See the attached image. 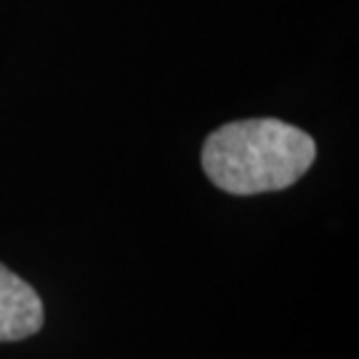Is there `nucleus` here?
<instances>
[{"label":"nucleus","mask_w":359,"mask_h":359,"mask_svg":"<svg viewBox=\"0 0 359 359\" xmlns=\"http://www.w3.org/2000/svg\"><path fill=\"white\" fill-rule=\"evenodd\" d=\"M317 157L306 130L274 117L234 120L216 128L203 144V170L221 192H280L293 187Z\"/></svg>","instance_id":"nucleus-1"},{"label":"nucleus","mask_w":359,"mask_h":359,"mask_svg":"<svg viewBox=\"0 0 359 359\" xmlns=\"http://www.w3.org/2000/svg\"><path fill=\"white\" fill-rule=\"evenodd\" d=\"M46 311L38 290L6 264H0V344L25 341L40 333Z\"/></svg>","instance_id":"nucleus-2"}]
</instances>
